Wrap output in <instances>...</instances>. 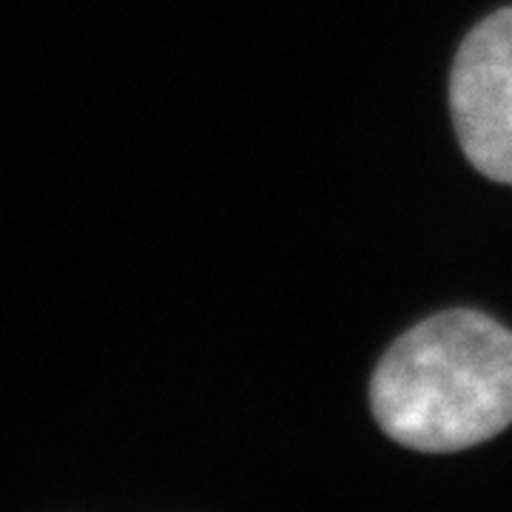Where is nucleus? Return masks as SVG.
Here are the masks:
<instances>
[{
    "label": "nucleus",
    "instance_id": "1",
    "mask_svg": "<svg viewBox=\"0 0 512 512\" xmlns=\"http://www.w3.org/2000/svg\"><path fill=\"white\" fill-rule=\"evenodd\" d=\"M370 410L396 444L458 453L512 424V330L478 311H444L393 342L373 370Z\"/></svg>",
    "mask_w": 512,
    "mask_h": 512
},
{
    "label": "nucleus",
    "instance_id": "2",
    "mask_svg": "<svg viewBox=\"0 0 512 512\" xmlns=\"http://www.w3.org/2000/svg\"><path fill=\"white\" fill-rule=\"evenodd\" d=\"M450 109L467 160L512 185V6L464 37L450 74Z\"/></svg>",
    "mask_w": 512,
    "mask_h": 512
}]
</instances>
